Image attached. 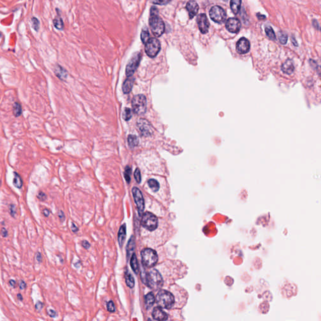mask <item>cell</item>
<instances>
[{
    "label": "cell",
    "instance_id": "cell-26",
    "mask_svg": "<svg viewBox=\"0 0 321 321\" xmlns=\"http://www.w3.org/2000/svg\"><path fill=\"white\" fill-rule=\"evenodd\" d=\"M13 185H14L16 188H18V189H20L23 186L22 179L21 176H19L17 173H16V172L14 173V178H13Z\"/></svg>",
    "mask_w": 321,
    "mask_h": 321
},
{
    "label": "cell",
    "instance_id": "cell-25",
    "mask_svg": "<svg viewBox=\"0 0 321 321\" xmlns=\"http://www.w3.org/2000/svg\"><path fill=\"white\" fill-rule=\"evenodd\" d=\"M127 142L129 146L131 148H133L135 146H137L139 144V139L136 135L130 134L127 137Z\"/></svg>",
    "mask_w": 321,
    "mask_h": 321
},
{
    "label": "cell",
    "instance_id": "cell-28",
    "mask_svg": "<svg viewBox=\"0 0 321 321\" xmlns=\"http://www.w3.org/2000/svg\"><path fill=\"white\" fill-rule=\"evenodd\" d=\"M134 247H135L134 238V237H132L130 238L129 241V242L127 243V255L128 258L130 257L131 253H132V251H134Z\"/></svg>",
    "mask_w": 321,
    "mask_h": 321
},
{
    "label": "cell",
    "instance_id": "cell-11",
    "mask_svg": "<svg viewBox=\"0 0 321 321\" xmlns=\"http://www.w3.org/2000/svg\"><path fill=\"white\" fill-rule=\"evenodd\" d=\"M132 192L135 203L136 204V206L138 208L139 213L140 215H142L144 210V200L143 195L142 194L141 190L137 187H134L132 188Z\"/></svg>",
    "mask_w": 321,
    "mask_h": 321
},
{
    "label": "cell",
    "instance_id": "cell-44",
    "mask_svg": "<svg viewBox=\"0 0 321 321\" xmlns=\"http://www.w3.org/2000/svg\"><path fill=\"white\" fill-rule=\"evenodd\" d=\"M1 235L3 237H6L8 236V233L7 230L5 228H2L1 230Z\"/></svg>",
    "mask_w": 321,
    "mask_h": 321
},
{
    "label": "cell",
    "instance_id": "cell-18",
    "mask_svg": "<svg viewBox=\"0 0 321 321\" xmlns=\"http://www.w3.org/2000/svg\"><path fill=\"white\" fill-rule=\"evenodd\" d=\"M282 70L287 74H292L294 70V65L293 62L290 59H288L282 65Z\"/></svg>",
    "mask_w": 321,
    "mask_h": 321
},
{
    "label": "cell",
    "instance_id": "cell-4",
    "mask_svg": "<svg viewBox=\"0 0 321 321\" xmlns=\"http://www.w3.org/2000/svg\"><path fill=\"white\" fill-rule=\"evenodd\" d=\"M141 259L144 266L151 268L157 263L158 256L155 250L151 249H145L141 251Z\"/></svg>",
    "mask_w": 321,
    "mask_h": 321
},
{
    "label": "cell",
    "instance_id": "cell-51",
    "mask_svg": "<svg viewBox=\"0 0 321 321\" xmlns=\"http://www.w3.org/2000/svg\"><path fill=\"white\" fill-rule=\"evenodd\" d=\"M50 211L48 209H45L44 210V214L45 215V216H48V215L50 214Z\"/></svg>",
    "mask_w": 321,
    "mask_h": 321
},
{
    "label": "cell",
    "instance_id": "cell-3",
    "mask_svg": "<svg viewBox=\"0 0 321 321\" xmlns=\"http://www.w3.org/2000/svg\"><path fill=\"white\" fill-rule=\"evenodd\" d=\"M155 299L159 306L166 309H171L175 303V298L173 294L166 290H160Z\"/></svg>",
    "mask_w": 321,
    "mask_h": 321
},
{
    "label": "cell",
    "instance_id": "cell-38",
    "mask_svg": "<svg viewBox=\"0 0 321 321\" xmlns=\"http://www.w3.org/2000/svg\"><path fill=\"white\" fill-rule=\"evenodd\" d=\"M134 176L135 181H137V183H140L141 181V171L139 170V169L137 168L136 170H135L134 173Z\"/></svg>",
    "mask_w": 321,
    "mask_h": 321
},
{
    "label": "cell",
    "instance_id": "cell-48",
    "mask_svg": "<svg viewBox=\"0 0 321 321\" xmlns=\"http://www.w3.org/2000/svg\"><path fill=\"white\" fill-rule=\"evenodd\" d=\"M58 217L60 218V220L62 221H63L65 219V215L64 212H63L62 211H60L58 212Z\"/></svg>",
    "mask_w": 321,
    "mask_h": 321
},
{
    "label": "cell",
    "instance_id": "cell-15",
    "mask_svg": "<svg viewBox=\"0 0 321 321\" xmlns=\"http://www.w3.org/2000/svg\"><path fill=\"white\" fill-rule=\"evenodd\" d=\"M186 8L188 13H189L190 19H193L197 15L198 11H199V6L194 0H190L187 3Z\"/></svg>",
    "mask_w": 321,
    "mask_h": 321
},
{
    "label": "cell",
    "instance_id": "cell-12",
    "mask_svg": "<svg viewBox=\"0 0 321 321\" xmlns=\"http://www.w3.org/2000/svg\"><path fill=\"white\" fill-rule=\"evenodd\" d=\"M197 23L200 31L203 34H207L210 28V23L206 15L205 14L200 15L198 16Z\"/></svg>",
    "mask_w": 321,
    "mask_h": 321
},
{
    "label": "cell",
    "instance_id": "cell-36",
    "mask_svg": "<svg viewBox=\"0 0 321 321\" xmlns=\"http://www.w3.org/2000/svg\"><path fill=\"white\" fill-rule=\"evenodd\" d=\"M131 168L129 166H127L125 167L124 173V178L127 183H129L131 181Z\"/></svg>",
    "mask_w": 321,
    "mask_h": 321
},
{
    "label": "cell",
    "instance_id": "cell-5",
    "mask_svg": "<svg viewBox=\"0 0 321 321\" xmlns=\"http://www.w3.org/2000/svg\"><path fill=\"white\" fill-rule=\"evenodd\" d=\"M132 107L134 112L137 115H143L147 108L146 98L143 94L135 95L132 101Z\"/></svg>",
    "mask_w": 321,
    "mask_h": 321
},
{
    "label": "cell",
    "instance_id": "cell-20",
    "mask_svg": "<svg viewBox=\"0 0 321 321\" xmlns=\"http://www.w3.org/2000/svg\"><path fill=\"white\" fill-rule=\"evenodd\" d=\"M55 74L61 80H65L67 77V72L60 65H57L55 68Z\"/></svg>",
    "mask_w": 321,
    "mask_h": 321
},
{
    "label": "cell",
    "instance_id": "cell-45",
    "mask_svg": "<svg viewBox=\"0 0 321 321\" xmlns=\"http://www.w3.org/2000/svg\"><path fill=\"white\" fill-rule=\"evenodd\" d=\"M35 257H36V260L38 261V262H42V254L40 253V252H37L35 255Z\"/></svg>",
    "mask_w": 321,
    "mask_h": 321
},
{
    "label": "cell",
    "instance_id": "cell-47",
    "mask_svg": "<svg viewBox=\"0 0 321 321\" xmlns=\"http://www.w3.org/2000/svg\"><path fill=\"white\" fill-rule=\"evenodd\" d=\"M82 246H83L85 249H88L90 248V245L89 243L87 241H82Z\"/></svg>",
    "mask_w": 321,
    "mask_h": 321
},
{
    "label": "cell",
    "instance_id": "cell-31",
    "mask_svg": "<svg viewBox=\"0 0 321 321\" xmlns=\"http://www.w3.org/2000/svg\"><path fill=\"white\" fill-rule=\"evenodd\" d=\"M22 113V108L20 104L18 102H15L13 105V114L15 117L20 116Z\"/></svg>",
    "mask_w": 321,
    "mask_h": 321
},
{
    "label": "cell",
    "instance_id": "cell-2",
    "mask_svg": "<svg viewBox=\"0 0 321 321\" xmlns=\"http://www.w3.org/2000/svg\"><path fill=\"white\" fill-rule=\"evenodd\" d=\"M149 28L155 37H159L164 34L165 25L164 21L159 15L158 9L155 6H152L149 18Z\"/></svg>",
    "mask_w": 321,
    "mask_h": 321
},
{
    "label": "cell",
    "instance_id": "cell-49",
    "mask_svg": "<svg viewBox=\"0 0 321 321\" xmlns=\"http://www.w3.org/2000/svg\"><path fill=\"white\" fill-rule=\"evenodd\" d=\"M78 230V228L76 227L75 224L74 223H72V230L74 231V232H76V231H77Z\"/></svg>",
    "mask_w": 321,
    "mask_h": 321
},
{
    "label": "cell",
    "instance_id": "cell-21",
    "mask_svg": "<svg viewBox=\"0 0 321 321\" xmlns=\"http://www.w3.org/2000/svg\"><path fill=\"white\" fill-rule=\"evenodd\" d=\"M155 297L153 292H149L146 294V296H145L144 298L145 306L146 307V309H149L150 307L153 306L155 302Z\"/></svg>",
    "mask_w": 321,
    "mask_h": 321
},
{
    "label": "cell",
    "instance_id": "cell-52",
    "mask_svg": "<svg viewBox=\"0 0 321 321\" xmlns=\"http://www.w3.org/2000/svg\"><path fill=\"white\" fill-rule=\"evenodd\" d=\"M17 297H18V299L19 300H23V297H22V296H21V294H18V295H17Z\"/></svg>",
    "mask_w": 321,
    "mask_h": 321
},
{
    "label": "cell",
    "instance_id": "cell-24",
    "mask_svg": "<svg viewBox=\"0 0 321 321\" xmlns=\"http://www.w3.org/2000/svg\"><path fill=\"white\" fill-rule=\"evenodd\" d=\"M130 264H131V267L132 268V270L134 271L135 273L137 274L138 272H139V264H138V262H137V257H136V255H135V253H134L132 255V257L131 259Z\"/></svg>",
    "mask_w": 321,
    "mask_h": 321
},
{
    "label": "cell",
    "instance_id": "cell-19",
    "mask_svg": "<svg viewBox=\"0 0 321 321\" xmlns=\"http://www.w3.org/2000/svg\"><path fill=\"white\" fill-rule=\"evenodd\" d=\"M125 237H126V227L124 224L121 227L118 233V241L119 246L121 247L123 245Z\"/></svg>",
    "mask_w": 321,
    "mask_h": 321
},
{
    "label": "cell",
    "instance_id": "cell-29",
    "mask_svg": "<svg viewBox=\"0 0 321 321\" xmlns=\"http://www.w3.org/2000/svg\"><path fill=\"white\" fill-rule=\"evenodd\" d=\"M148 185L151 190L154 192H157L159 189V183H158L157 180H154V179H150L148 181Z\"/></svg>",
    "mask_w": 321,
    "mask_h": 321
},
{
    "label": "cell",
    "instance_id": "cell-13",
    "mask_svg": "<svg viewBox=\"0 0 321 321\" xmlns=\"http://www.w3.org/2000/svg\"><path fill=\"white\" fill-rule=\"evenodd\" d=\"M237 51L240 54H245L250 51V42L245 38H241L237 43Z\"/></svg>",
    "mask_w": 321,
    "mask_h": 321
},
{
    "label": "cell",
    "instance_id": "cell-53",
    "mask_svg": "<svg viewBox=\"0 0 321 321\" xmlns=\"http://www.w3.org/2000/svg\"><path fill=\"white\" fill-rule=\"evenodd\" d=\"M0 37H1V34H0Z\"/></svg>",
    "mask_w": 321,
    "mask_h": 321
},
{
    "label": "cell",
    "instance_id": "cell-8",
    "mask_svg": "<svg viewBox=\"0 0 321 321\" xmlns=\"http://www.w3.org/2000/svg\"><path fill=\"white\" fill-rule=\"evenodd\" d=\"M142 55L141 52H136L132 55V57L129 61L125 68V74L127 77H131L133 75L135 70L139 67L141 62Z\"/></svg>",
    "mask_w": 321,
    "mask_h": 321
},
{
    "label": "cell",
    "instance_id": "cell-40",
    "mask_svg": "<svg viewBox=\"0 0 321 321\" xmlns=\"http://www.w3.org/2000/svg\"><path fill=\"white\" fill-rule=\"evenodd\" d=\"M37 198H38L39 200H40L42 201H44L46 200V199H47V195H46L45 193H44V192L40 191L38 194H37Z\"/></svg>",
    "mask_w": 321,
    "mask_h": 321
},
{
    "label": "cell",
    "instance_id": "cell-27",
    "mask_svg": "<svg viewBox=\"0 0 321 321\" xmlns=\"http://www.w3.org/2000/svg\"><path fill=\"white\" fill-rule=\"evenodd\" d=\"M150 37L151 36L148 29L146 27H144L142 29L141 33V40L142 42H143V44H145L147 42L148 40L150 38Z\"/></svg>",
    "mask_w": 321,
    "mask_h": 321
},
{
    "label": "cell",
    "instance_id": "cell-35",
    "mask_svg": "<svg viewBox=\"0 0 321 321\" xmlns=\"http://www.w3.org/2000/svg\"><path fill=\"white\" fill-rule=\"evenodd\" d=\"M32 27L34 29V30L36 32H38L40 29V21L36 17H32L31 19Z\"/></svg>",
    "mask_w": 321,
    "mask_h": 321
},
{
    "label": "cell",
    "instance_id": "cell-50",
    "mask_svg": "<svg viewBox=\"0 0 321 321\" xmlns=\"http://www.w3.org/2000/svg\"><path fill=\"white\" fill-rule=\"evenodd\" d=\"M9 284H10V285H11V286H12L13 287H16V281H15V280H9Z\"/></svg>",
    "mask_w": 321,
    "mask_h": 321
},
{
    "label": "cell",
    "instance_id": "cell-7",
    "mask_svg": "<svg viewBox=\"0 0 321 321\" xmlns=\"http://www.w3.org/2000/svg\"><path fill=\"white\" fill-rule=\"evenodd\" d=\"M141 224L145 229L150 231H154L156 229L158 226L157 218L153 213L145 212L143 215Z\"/></svg>",
    "mask_w": 321,
    "mask_h": 321
},
{
    "label": "cell",
    "instance_id": "cell-43",
    "mask_svg": "<svg viewBox=\"0 0 321 321\" xmlns=\"http://www.w3.org/2000/svg\"><path fill=\"white\" fill-rule=\"evenodd\" d=\"M19 287L21 290H24L26 287V283L23 280H20L19 282Z\"/></svg>",
    "mask_w": 321,
    "mask_h": 321
},
{
    "label": "cell",
    "instance_id": "cell-33",
    "mask_svg": "<svg viewBox=\"0 0 321 321\" xmlns=\"http://www.w3.org/2000/svg\"><path fill=\"white\" fill-rule=\"evenodd\" d=\"M278 38H279L280 42L282 45H285V44H287V40H288V36L284 32L280 31L279 34H278Z\"/></svg>",
    "mask_w": 321,
    "mask_h": 321
},
{
    "label": "cell",
    "instance_id": "cell-46",
    "mask_svg": "<svg viewBox=\"0 0 321 321\" xmlns=\"http://www.w3.org/2000/svg\"><path fill=\"white\" fill-rule=\"evenodd\" d=\"M48 315L52 317H55L56 316H57V313H56L55 311L54 310H52V309L49 310L48 311Z\"/></svg>",
    "mask_w": 321,
    "mask_h": 321
},
{
    "label": "cell",
    "instance_id": "cell-42",
    "mask_svg": "<svg viewBox=\"0 0 321 321\" xmlns=\"http://www.w3.org/2000/svg\"><path fill=\"white\" fill-rule=\"evenodd\" d=\"M43 307H44V304L41 302H38L35 305V309L36 310L40 311L42 309Z\"/></svg>",
    "mask_w": 321,
    "mask_h": 321
},
{
    "label": "cell",
    "instance_id": "cell-34",
    "mask_svg": "<svg viewBox=\"0 0 321 321\" xmlns=\"http://www.w3.org/2000/svg\"><path fill=\"white\" fill-rule=\"evenodd\" d=\"M132 113L131 109L127 107L125 108L123 114H122V116H123V119L125 121L130 120L131 118L132 117Z\"/></svg>",
    "mask_w": 321,
    "mask_h": 321
},
{
    "label": "cell",
    "instance_id": "cell-17",
    "mask_svg": "<svg viewBox=\"0 0 321 321\" xmlns=\"http://www.w3.org/2000/svg\"><path fill=\"white\" fill-rule=\"evenodd\" d=\"M134 78L131 77H127V78L124 80L123 84H122V91L124 94H129L132 90V87L134 85Z\"/></svg>",
    "mask_w": 321,
    "mask_h": 321
},
{
    "label": "cell",
    "instance_id": "cell-23",
    "mask_svg": "<svg viewBox=\"0 0 321 321\" xmlns=\"http://www.w3.org/2000/svg\"><path fill=\"white\" fill-rule=\"evenodd\" d=\"M53 23L55 27L58 30H63L64 28V21H63L62 18L59 15L56 16V17L53 20Z\"/></svg>",
    "mask_w": 321,
    "mask_h": 321
},
{
    "label": "cell",
    "instance_id": "cell-16",
    "mask_svg": "<svg viewBox=\"0 0 321 321\" xmlns=\"http://www.w3.org/2000/svg\"><path fill=\"white\" fill-rule=\"evenodd\" d=\"M152 316H153L154 319L159 321L166 320L168 318L167 314L160 307H155L153 313H152Z\"/></svg>",
    "mask_w": 321,
    "mask_h": 321
},
{
    "label": "cell",
    "instance_id": "cell-10",
    "mask_svg": "<svg viewBox=\"0 0 321 321\" xmlns=\"http://www.w3.org/2000/svg\"><path fill=\"white\" fill-rule=\"evenodd\" d=\"M137 126L141 134L144 137L150 136L153 133V127H152L150 122L146 119H138L137 121Z\"/></svg>",
    "mask_w": 321,
    "mask_h": 321
},
{
    "label": "cell",
    "instance_id": "cell-1",
    "mask_svg": "<svg viewBox=\"0 0 321 321\" xmlns=\"http://www.w3.org/2000/svg\"><path fill=\"white\" fill-rule=\"evenodd\" d=\"M141 278L142 282L145 285L153 290L160 289L163 284L161 275L155 269L151 270L149 272H146L145 270L141 271Z\"/></svg>",
    "mask_w": 321,
    "mask_h": 321
},
{
    "label": "cell",
    "instance_id": "cell-30",
    "mask_svg": "<svg viewBox=\"0 0 321 321\" xmlns=\"http://www.w3.org/2000/svg\"><path fill=\"white\" fill-rule=\"evenodd\" d=\"M125 283H126L127 285L130 288H133L134 286V279L132 275L129 272H126L125 273Z\"/></svg>",
    "mask_w": 321,
    "mask_h": 321
},
{
    "label": "cell",
    "instance_id": "cell-6",
    "mask_svg": "<svg viewBox=\"0 0 321 321\" xmlns=\"http://www.w3.org/2000/svg\"><path fill=\"white\" fill-rule=\"evenodd\" d=\"M145 54L150 58H154L161 50V43L156 38L150 37L144 44Z\"/></svg>",
    "mask_w": 321,
    "mask_h": 321
},
{
    "label": "cell",
    "instance_id": "cell-37",
    "mask_svg": "<svg viewBox=\"0 0 321 321\" xmlns=\"http://www.w3.org/2000/svg\"><path fill=\"white\" fill-rule=\"evenodd\" d=\"M151 1L154 5H166L171 1V0H151Z\"/></svg>",
    "mask_w": 321,
    "mask_h": 321
},
{
    "label": "cell",
    "instance_id": "cell-41",
    "mask_svg": "<svg viewBox=\"0 0 321 321\" xmlns=\"http://www.w3.org/2000/svg\"><path fill=\"white\" fill-rule=\"evenodd\" d=\"M9 213L11 214L12 216H15V215L16 213L15 205L14 204L9 205Z\"/></svg>",
    "mask_w": 321,
    "mask_h": 321
},
{
    "label": "cell",
    "instance_id": "cell-22",
    "mask_svg": "<svg viewBox=\"0 0 321 321\" xmlns=\"http://www.w3.org/2000/svg\"><path fill=\"white\" fill-rule=\"evenodd\" d=\"M241 0H231L230 8L234 14H238L241 8Z\"/></svg>",
    "mask_w": 321,
    "mask_h": 321
},
{
    "label": "cell",
    "instance_id": "cell-9",
    "mask_svg": "<svg viewBox=\"0 0 321 321\" xmlns=\"http://www.w3.org/2000/svg\"><path fill=\"white\" fill-rule=\"evenodd\" d=\"M210 16L211 19L218 23H222L226 19V12L219 6H214L210 9Z\"/></svg>",
    "mask_w": 321,
    "mask_h": 321
},
{
    "label": "cell",
    "instance_id": "cell-39",
    "mask_svg": "<svg viewBox=\"0 0 321 321\" xmlns=\"http://www.w3.org/2000/svg\"><path fill=\"white\" fill-rule=\"evenodd\" d=\"M107 310L109 311V312H114L115 310V307L114 302H112V300L109 301V302L107 303Z\"/></svg>",
    "mask_w": 321,
    "mask_h": 321
},
{
    "label": "cell",
    "instance_id": "cell-32",
    "mask_svg": "<svg viewBox=\"0 0 321 321\" xmlns=\"http://www.w3.org/2000/svg\"><path fill=\"white\" fill-rule=\"evenodd\" d=\"M265 33L267 35L268 37H269L270 40H276V35L275 34V32L273 30V28L271 27L270 26H267L265 27Z\"/></svg>",
    "mask_w": 321,
    "mask_h": 321
},
{
    "label": "cell",
    "instance_id": "cell-14",
    "mask_svg": "<svg viewBox=\"0 0 321 321\" xmlns=\"http://www.w3.org/2000/svg\"><path fill=\"white\" fill-rule=\"evenodd\" d=\"M226 28L228 31L231 33H238L241 28V23L240 20L235 18H231L226 21Z\"/></svg>",
    "mask_w": 321,
    "mask_h": 321
}]
</instances>
